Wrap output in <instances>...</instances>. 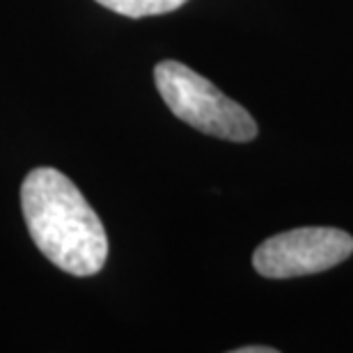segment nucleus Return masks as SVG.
<instances>
[{
  "label": "nucleus",
  "mask_w": 353,
  "mask_h": 353,
  "mask_svg": "<svg viewBox=\"0 0 353 353\" xmlns=\"http://www.w3.org/2000/svg\"><path fill=\"white\" fill-rule=\"evenodd\" d=\"M278 349L273 347H241V349H234V353H275Z\"/></svg>",
  "instance_id": "39448f33"
},
{
  "label": "nucleus",
  "mask_w": 353,
  "mask_h": 353,
  "mask_svg": "<svg viewBox=\"0 0 353 353\" xmlns=\"http://www.w3.org/2000/svg\"><path fill=\"white\" fill-rule=\"evenodd\" d=\"M154 81L168 108L193 129L232 143H248L257 136V122L241 103L181 62H159Z\"/></svg>",
  "instance_id": "f03ea898"
},
{
  "label": "nucleus",
  "mask_w": 353,
  "mask_h": 353,
  "mask_svg": "<svg viewBox=\"0 0 353 353\" xmlns=\"http://www.w3.org/2000/svg\"><path fill=\"white\" fill-rule=\"evenodd\" d=\"M99 5L122 14V17L140 19V17H159L179 10L188 0H97Z\"/></svg>",
  "instance_id": "20e7f679"
},
{
  "label": "nucleus",
  "mask_w": 353,
  "mask_h": 353,
  "mask_svg": "<svg viewBox=\"0 0 353 353\" xmlns=\"http://www.w3.org/2000/svg\"><path fill=\"white\" fill-rule=\"evenodd\" d=\"M353 255V236L335 228H299L259 245L252 266L264 278H301L328 271Z\"/></svg>",
  "instance_id": "7ed1b4c3"
},
{
  "label": "nucleus",
  "mask_w": 353,
  "mask_h": 353,
  "mask_svg": "<svg viewBox=\"0 0 353 353\" xmlns=\"http://www.w3.org/2000/svg\"><path fill=\"white\" fill-rule=\"evenodd\" d=\"M21 207L34 245L65 273L94 275L108 257L103 223L72 179L37 168L21 186Z\"/></svg>",
  "instance_id": "f257e3e1"
}]
</instances>
